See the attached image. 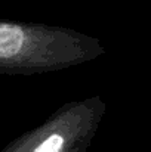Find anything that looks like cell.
Returning <instances> with one entry per match:
<instances>
[{
	"instance_id": "obj_1",
	"label": "cell",
	"mask_w": 151,
	"mask_h": 152,
	"mask_svg": "<svg viewBox=\"0 0 151 152\" xmlns=\"http://www.w3.org/2000/svg\"><path fill=\"white\" fill-rule=\"evenodd\" d=\"M25 34L21 27L1 24L0 25V58L7 61L15 58L24 46Z\"/></svg>"
}]
</instances>
